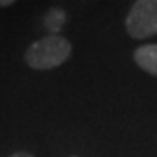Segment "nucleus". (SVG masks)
<instances>
[{"mask_svg":"<svg viewBox=\"0 0 157 157\" xmlns=\"http://www.w3.org/2000/svg\"><path fill=\"white\" fill-rule=\"evenodd\" d=\"M72 54V44L56 33L35 40L25 51V61L33 70H51L61 67Z\"/></svg>","mask_w":157,"mask_h":157,"instance_id":"f257e3e1","label":"nucleus"},{"mask_svg":"<svg viewBox=\"0 0 157 157\" xmlns=\"http://www.w3.org/2000/svg\"><path fill=\"white\" fill-rule=\"evenodd\" d=\"M9 157H35V155H32L28 152H16V154H12V155H9Z\"/></svg>","mask_w":157,"mask_h":157,"instance_id":"20e7f679","label":"nucleus"},{"mask_svg":"<svg viewBox=\"0 0 157 157\" xmlns=\"http://www.w3.org/2000/svg\"><path fill=\"white\" fill-rule=\"evenodd\" d=\"M133 58H135V63L141 70H145L147 73L157 77V44L140 45L135 51Z\"/></svg>","mask_w":157,"mask_h":157,"instance_id":"7ed1b4c3","label":"nucleus"},{"mask_svg":"<svg viewBox=\"0 0 157 157\" xmlns=\"http://www.w3.org/2000/svg\"><path fill=\"white\" fill-rule=\"evenodd\" d=\"M14 2L12 0H0V7H9V6H12Z\"/></svg>","mask_w":157,"mask_h":157,"instance_id":"39448f33","label":"nucleus"},{"mask_svg":"<svg viewBox=\"0 0 157 157\" xmlns=\"http://www.w3.org/2000/svg\"><path fill=\"white\" fill-rule=\"evenodd\" d=\"M126 32L131 39H148L157 33V0H138L126 16Z\"/></svg>","mask_w":157,"mask_h":157,"instance_id":"f03ea898","label":"nucleus"}]
</instances>
